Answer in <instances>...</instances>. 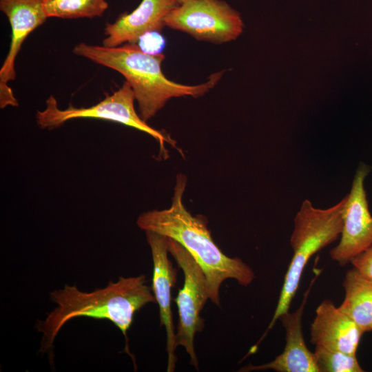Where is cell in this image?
<instances>
[{
	"instance_id": "obj_16",
	"label": "cell",
	"mask_w": 372,
	"mask_h": 372,
	"mask_svg": "<svg viewBox=\"0 0 372 372\" xmlns=\"http://www.w3.org/2000/svg\"><path fill=\"white\" fill-rule=\"evenodd\" d=\"M313 356L318 372H362L356 355L316 346Z\"/></svg>"
},
{
	"instance_id": "obj_13",
	"label": "cell",
	"mask_w": 372,
	"mask_h": 372,
	"mask_svg": "<svg viewBox=\"0 0 372 372\" xmlns=\"http://www.w3.org/2000/svg\"><path fill=\"white\" fill-rule=\"evenodd\" d=\"M363 332L347 314L329 300L316 310L311 324V342L327 349L355 355Z\"/></svg>"
},
{
	"instance_id": "obj_8",
	"label": "cell",
	"mask_w": 372,
	"mask_h": 372,
	"mask_svg": "<svg viewBox=\"0 0 372 372\" xmlns=\"http://www.w3.org/2000/svg\"><path fill=\"white\" fill-rule=\"evenodd\" d=\"M372 167L360 164L355 174L342 213L340 242L329 255L340 266L351 262L372 245V216L369 209L364 182Z\"/></svg>"
},
{
	"instance_id": "obj_14",
	"label": "cell",
	"mask_w": 372,
	"mask_h": 372,
	"mask_svg": "<svg viewBox=\"0 0 372 372\" xmlns=\"http://www.w3.org/2000/svg\"><path fill=\"white\" fill-rule=\"evenodd\" d=\"M345 296L339 309L350 317L364 333L372 331V280L353 267L343 282Z\"/></svg>"
},
{
	"instance_id": "obj_10",
	"label": "cell",
	"mask_w": 372,
	"mask_h": 372,
	"mask_svg": "<svg viewBox=\"0 0 372 372\" xmlns=\"http://www.w3.org/2000/svg\"><path fill=\"white\" fill-rule=\"evenodd\" d=\"M153 260L152 292L159 307L161 326L167 333V372L175 370L176 332L171 307V289L176 282L177 271L168 258V238L152 231H145Z\"/></svg>"
},
{
	"instance_id": "obj_3",
	"label": "cell",
	"mask_w": 372,
	"mask_h": 372,
	"mask_svg": "<svg viewBox=\"0 0 372 372\" xmlns=\"http://www.w3.org/2000/svg\"><path fill=\"white\" fill-rule=\"evenodd\" d=\"M73 53L121 74L132 87L138 114L145 122L172 98L204 95L214 87L223 72L211 74L204 83L187 85L168 79L163 73L164 54H148L135 43L108 48L81 42L74 47Z\"/></svg>"
},
{
	"instance_id": "obj_19",
	"label": "cell",
	"mask_w": 372,
	"mask_h": 372,
	"mask_svg": "<svg viewBox=\"0 0 372 372\" xmlns=\"http://www.w3.org/2000/svg\"><path fill=\"white\" fill-rule=\"evenodd\" d=\"M179 4L187 1V0H176Z\"/></svg>"
},
{
	"instance_id": "obj_5",
	"label": "cell",
	"mask_w": 372,
	"mask_h": 372,
	"mask_svg": "<svg viewBox=\"0 0 372 372\" xmlns=\"http://www.w3.org/2000/svg\"><path fill=\"white\" fill-rule=\"evenodd\" d=\"M135 96L132 87L125 81L112 94H107L99 103L89 107H75L70 105L61 110L56 99L50 96L45 101L46 107L36 113L37 125L41 129L57 128L66 121L79 118H91L114 121L134 127L155 138L160 146L163 158L167 155L165 143L176 148V141L164 132L156 130L144 121L134 108Z\"/></svg>"
},
{
	"instance_id": "obj_6",
	"label": "cell",
	"mask_w": 372,
	"mask_h": 372,
	"mask_svg": "<svg viewBox=\"0 0 372 372\" xmlns=\"http://www.w3.org/2000/svg\"><path fill=\"white\" fill-rule=\"evenodd\" d=\"M168 251L184 273V284L175 301L178 307V323L176 331V345L185 348L190 364L198 370L194 349V336L202 331L204 320L200 316L205 304L209 299L205 273L193 256L180 244L168 238Z\"/></svg>"
},
{
	"instance_id": "obj_7",
	"label": "cell",
	"mask_w": 372,
	"mask_h": 372,
	"mask_svg": "<svg viewBox=\"0 0 372 372\" xmlns=\"http://www.w3.org/2000/svg\"><path fill=\"white\" fill-rule=\"evenodd\" d=\"M165 25L214 43L236 39L244 27L240 14L223 0H187L169 13Z\"/></svg>"
},
{
	"instance_id": "obj_9",
	"label": "cell",
	"mask_w": 372,
	"mask_h": 372,
	"mask_svg": "<svg viewBox=\"0 0 372 372\" xmlns=\"http://www.w3.org/2000/svg\"><path fill=\"white\" fill-rule=\"evenodd\" d=\"M0 10L7 17L12 30L10 48L0 69V107L3 109L19 105L8 85L15 79V60L26 38L48 17L42 0H0Z\"/></svg>"
},
{
	"instance_id": "obj_2",
	"label": "cell",
	"mask_w": 372,
	"mask_h": 372,
	"mask_svg": "<svg viewBox=\"0 0 372 372\" xmlns=\"http://www.w3.org/2000/svg\"><path fill=\"white\" fill-rule=\"evenodd\" d=\"M144 275L120 277L104 288L84 292L76 286L65 285L63 289L50 292V299L56 307L44 320L37 324L43 335L40 351L45 353L53 347L60 329L69 320L78 317L107 320L114 323L126 339L135 313L149 303H156L152 289L146 285Z\"/></svg>"
},
{
	"instance_id": "obj_18",
	"label": "cell",
	"mask_w": 372,
	"mask_h": 372,
	"mask_svg": "<svg viewBox=\"0 0 372 372\" xmlns=\"http://www.w3.org/2000/svg\"><path fill=\"white\" fill-rule=\"evenodd\" d=\"M351 263L363 276L372 280V245L354 258Z\"/></svg>"
},
{
	"instance_id": "obj_17",
	"label": "cell",
	"mask_w": 372,
	"mask_h": 372,
	"mask_svg": "<svg viewBox=\"0 0 372 372\" xmlns=\"http://www.w3.org/2000/svg\"><path fill=\"white\" fill-rule=\"evenodd\" d=\"M138 46L148 54H160L165 45L164 38L158 32H147L142 36Z\"/></svg>"
},
{
	"instance_id": "obj_1",
	"label": "cell",
	"mask_w": 372,
	"mask_h": 372,
	"mask_svg": "<svg viewBox=\"0 0 372 372\" xmlns=\"http://www.w3.org/2000/svg\"><path fill=\"white\" fill-rule=\"evenodd\" d=\"M186 183V176L178 174L171 206L141 214L137 225L144 231L174 240L187 250L205 273L210 300L219 305V291L223 281L234 279L246 287L252 282L255 273L240 258L226 256L213 240L207 220L202 216H193L185 208L183 196Z\"/></svg>"
},
{
	"instance_id": "obj_12",
	"label": "cell",
	"mask_w": 372,
	"mask_h": 372,
	"mask_svg": "<svg viewBox=\"0 0 372 372\" xmlns=\"http://www.w3.org/2000/svg\"><path fill=\"white\" fill-rule=\"evenodd\" d=\"M178 5L176 0H142L132 12L123 13L114 22L106 23L102 45L114 48L135 43L146 33L162 30L165 18Z\"/></svg>"
},
{
	"instance_id": "obj_11",
	"label": "cell",
	"mask_w": 372,
	"mask_h": 372,
	"mask_svg": "<svg viewBox=\"0 0 372 372\" xmlns=\"http://www.w3.org/2000/svg\"><path fill=\"white\" fill-rule=\"evenodd\" d=\"M320 272L321 270L318 269L316 276L304 293V298L298 309L293 313L285 312L278 318L285 329L286 344L283 352L269 363L260 365L248 364L242 367L239 371L271 369L278 372H318L313 352L310 351L305 344L302 318L310 291Z\"/></svg>"
},
{
	"instance_id": "obj_4",
	"label": "cell",
	"mask_w": 372,
	"mask_h": 372,
	"mask_svg": "<svg viewBox=\"0 0 372 372\" xmlns=\"http://www.w3.org/2000/svg\"><path fill=\"white\" fill-rule=\"evenodd\" d=\"M345 201L346 196L327 209L316 208L308 199L302 202L294 218V228L290 237L293 254L285 276L277 307L268 328L254 348H258L279 317L289 311L309 259L340 236Z\"/></svg>"
},
{
	"instance_id": "obj_15",
	"label": "cell",
	"mask_w": 372,
	"mask_h": 372,
	"mask_svg": "<svg viewBox=\"0 0 372 372\" xmlns=\"http://www.w3.org/2000/svg\"><path fill=\"white\" fill-rule=\"evenodd\" d=\"M48 17L65 19L102 17L108 8L106 0H42Z\"/></svg>"
}]
</instances>
